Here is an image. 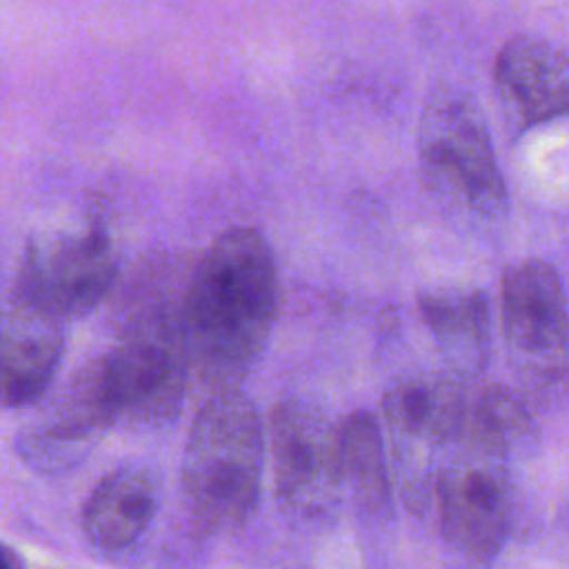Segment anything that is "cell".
<instances>
[{"label": "cell", "instance_id": "1", "mask_svg": "<svg viewBox=\"0 0 569 569\" xmlns=\"http://www.w3.org/2000/svg\"><path fill=\"white\" fill-rule=\"evenodd\" d=\"M276 309L269 242L249 227L220 233L196 258L178 302L176 340L187 367L213 382L240 378L264 349Z\"/></svg>", "mask_w": 569, "mask_h": 569}, {"label": "cell", "instance_id": "2", "mask_svg": "<svg viewBox=\"0 0 569 569\" xmlns=\"http://www.w3.org/2000/svg\"><path fill=\"white\" fill-rule=\"evenodd\" d=\"M267 438L256 405L240 391L211 396L191 422L182 453V491L209 529H238L256 511Z\"/></svg>", "mask_w": 569, "mask_h": 569}, {"label": "cell", "instance_id": "3", "mask_svg": "<svg viewBox=\"0 0 569 569\" xmlns=\"http://www.w3.org/2000/svg\"><path fill=\"white\" fill-rule=\"evenodd\" d=\"M418 158L427 187L451 209L482 220H496L507 209L489 129L471 98H431L420 120Z\"/></svg>", "mask_w": 569, "mask_h": 569}, {"label": "cell", "instance_id": "4", "mask_svg": "<svg viewBox=\"0 0 569 569\" xmlns=\"http://www.w3.org/2000/svg\"><path fill=\"white\" fill-rule=\"evenodd\" d=\"M118 278V256L102 227L64 231L33 242L18 271L16 300L56 318L98 307Z\"/></svg>", "mask_w": 569, "mask_h": 569}, {"label": "cell", "instance_id": "5", "mask_svg": "<svg viewBox=\"0 0 569 569\" xmlns=\"http://www.w3.org/2000/svg\"><path fill=\"white\" fill-rule=\"evenodd\" d=\"M264 438L280 502L305 518L331 513L342 487L338 427L305 402H282L271 411Z\"/></svg>", "mask_w": 569, "mask_h": 569}, {"label": "cell", "instance_id": "6", "mask_svg": "<svg viewBox=\"0 0 569 569\" xmlns=\"http://www.w3.org/2000/svg\"><path fill=\"white\" fill-rule=\"evenodd\" d=\"M113 418L169 420L182 402L187 362L171 333H140L89 365Z\"/></svg>", "mask_w": 569, "mask_h": 569}, {"label": "cell", "instance_id": "7", "mask_svg": "<svg viewBox=\"0 0 569 569\" xmlns=\"http://www.w3.org/2000/svg\"><path fill=\"white\" fill-rule=\"evenodd\" d=\"M500 325L516 360L542 378H558L567 360V302L553 264L529 258L500 282Z\"/></svg>", "mask_w": 569, "mask_h": 569}, {"label": "cell", "instance_id": "8", "mask_svg": "<svg viewBox=\"0 0 569 569\" xmlns=\"http://www.w3.org/2000/svg\"><path fill=\"white\" fill-rule=\"evenodd\" d=\"M447 540L465 556L487 562L507 536V482L496 462L467 460L449 467L436 485Z\"/></svg>", "mask_w": 569, "mask_h": 569}, {"label": "cell", "instance_id": "9", "mask_svg": "<svg viewBox=\"0 0 569 569\" xmlns=\"http://www.w3.org/2000/svg\"><path fill=\"white\" fill-rule=\"evenodd\" d=\"M493 89L513 131L560 118L569 100L565 53L536 36L511 38L493 64Z\"/></svg>", "mask_w": 569, "mask_h": 569}, {"label": "cell", "instance_id": "10", "mask_svg": "<svg viewBox=\"0 0 569 569\" xmlns=\"http://www.w3.org/2000/svg\"><path fill=\"white\" fill-rule=\"evenodd\" d=\"M64 353L60 320L16 300L0 309V405L16 407L40 396Z\"/></svg>", "mask_w": 569, "mask_h": 569}, {"label": "cell", "instance_id": "11", "mask_svg": "<svg viewBox=\"0 0 569 569\" xmlns=\"http://www.w3.org/2000/svg\"><path fill=\"white\" fill-rule=\"evenodd\" d=\"M158 502L160 487L153 469L142 465L118 467L91 491L82 511V529L98 549H124L147 531Z\"/></svg>", "mask_w": 569, "mask_h": 569}, {"label": "cell", "instance_id": "12", "mask_svg": "<svg viewBox=\"0 0 569 569\" xmlns=\"http://www.w3.org/2000/svg\"><path fill=\"white\" fill-rule=\"evenodd\" d=\"M418 309L445 356L465 371H478L489 353L491 316L487 296L469 287H438L420 293Z\"/></svg>", "mask_w": 569, "mask_h": 569}, {"label": "cell", "instance_id": "13", "mask_svg": "<svg viewBox=\"0 0 569 569\" xmlns=\"http://www.w3.org/2000/svg\"><path fill=\"white\" fill-rule=\"evenodd\" d=\"M338 462L342 485L360 511L373 520L391 513V476L380 429L371 413L356 411L338 427Z\"/></svg>", "mask_w": 569, "mask_h": 569}, {"label": "cell", "instance_id": "14", "mask_svg": "<svg viewBox=\"0 0 569 569\" xmlns=\"http://www.w3.org/2000/svg\"><path fill=\"white\" fill-rule=\"evenodd\" d=\"M387 422L407 433L445 440L462 431L467 402L453 382L407 380L385 396Z\"/></svg>", "mask_w": 569, "mask_h": 569}, {"label": "cell", "instance_id": "15", "mask_svg": "<svg viewBox=\"0 0 569 569\" xmlns=\"http://www.w3.org/2000/svg\"><path fill=\"white\" fill-rule=\"evenodd\" d=\"M0 569H24V565L13 549L0 545Z\"/></svg>", "mask_w": 569, "mask_h": 569}]
</instances>
